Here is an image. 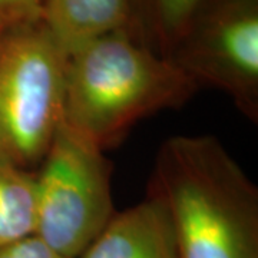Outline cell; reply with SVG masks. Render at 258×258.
<instances>
[{"instance_id": "obj_1", "label": "cell", "mask_w": 258, "mask_h": 258, "mask_svg": "<svg viewBox=\"0 0 258 258\" xmlns=\"http://www.w3.org/2000/svg\"><path fill=\"white\" fill-rule=\"evenodd\" d=\"M148 194L169 214L178 258H258L257 186L217 138L166 139Z\"/></svg>"}, {"instance_id": "obj_2", "label": "cell", "mask_w": 258, "mask_h": 258, "mask_svg": "<svg viewBox=\"0 0 258 258\" xmlns=\"http://www.w3.org/2000/svg\"><path fill=\"white\" fill-rule=\"evenodd\" d=\"M197 91L175 64L119 30L68 56L63 122L105 151L138 120L184 105Z\"/></svg>"}, {"instance_id": "obj_3", "label": "cell", "mask_w": 258, "mask_h": 258, "mask_svg": "<svg viewBox=\"0 0 258 258\" xmlns=\"http://www.w3.org/2000/svg\"><path fill=\"white\" fill-rule=\"evenodd\" d=\"M66 60L40 18L0 33V157L32 172L63 120Z\"/></svg>"}, {"instance_id": "obj_4", "label": "cell", "mask_w": 258, "mask_h": 258, "mask_svg": "<svg viewBox=\"0 0 258 258\" xmlns=\"http://www.w3.org/2000/svg\"><path fill=\"white\" fill-rule=\"evenodd\" d=\"M111 176L103 149L62 120L35 171L37 237L64 257H81L116 212Z\"/></svg>"}, {"instance_id": "obj_5", "label": "cell", "mask_w": 258, "mask_h": 258, "mask_svg": "<svg viewBox=\"0 0 258 258\" xmlns=\"http://www.w3.org/2000/svg\"><path fill=\"white\" fill-rule=\"evenodd\" d=\"M198 88L230 95L258 120V0H203L166 55Z\"/></svg>"}, {"instance_id": "obj_6", "label": "cell", "mask_w": 258, "mask_h": 258, "mask_svg": "<svg viewBox=\"0 0 258 258\" xmlns=\"http://www.w3.org/2000/svg\"><path fill=\"white\" fill-rule=\"evenodd\" d=\"M79 258H178L164 203L148 194L138 205L115 212Z\"/></svg>"}, {"instance_id": "obj_7", "label": "cell", "mask_w": 258, "mask_h": 258, "mask_svg": "<svg viewBox=\"0 0 258 258\" xmlns=\"http://www.w3.org/2000/svg\"><path fill=\"white\" fill-rule=\"evenodd\" d=\"M40 20L66 56L113 32L135 36L131 0H42Z\"/></svg>"}, {"instance_id": "obj_8", "label": "cell", "mask_w": 258, "mask_h": 258, "mask_svg": "<svg viewBox=\"0 0 258 258\" xmlns=\"http://www.w3.org/2000/svg\"><path fill=\"white\" fill-rule=\"evenodd\" d=\"M36 227L35 172L0 157V248L35 235Z\"/></svg>"}, {"instance_id": "obj_9", "label": "cell", "mask_w": 258, "mask_h": 258, "mask_svg": "<svg viewBox=\"0 0 258 258\" xmlns=\"http://www.w3.org/2000/svg\"><path fill=\"white\" fill-rule=\"evenodd\" d=\"M201 2L131 0L135 37L155 53L166 57Z\"/></svg>"}, {"instance_id": "obj_10", "label": "cell", "mask_w": 258, "mask_h": 258, "mask_svg": "<svg viewBox=\"0 0 258 258\" xmlns=\"http://www.w3.org/2000/svg\"><path fill=\"white\" fill-rule=\"evenodd\" d=\"M42 0H0V30L40 18Z\"/></svg>"}, {"instance_id": "obj_11", "label": "cell", "mask_w": 258, "mask_h": 258, "mask_svg": "<svg viewBox=\"0 0 258 258\" xmlns=\"http://www.w3.org/2000/svg\"><path fill=\"white\" fill-rule=\"evenodd\" d=\"M0 258H68L47 245L36 234L0 248Z\"/></svg>"}, {"instance_id": "obj_12", "label": "cell", "mask_w": 258, "mask_h": 258, "mask_svg": "<svg viewBox=\"0 0 258 258\" xmlns=\"http://www.w3.org/2000/svg\"><path fill=\"white\" fill-rule=\"evenodd\" d=\"M0 33H2V30H0Z\"/></svg>"}]
</instances>
